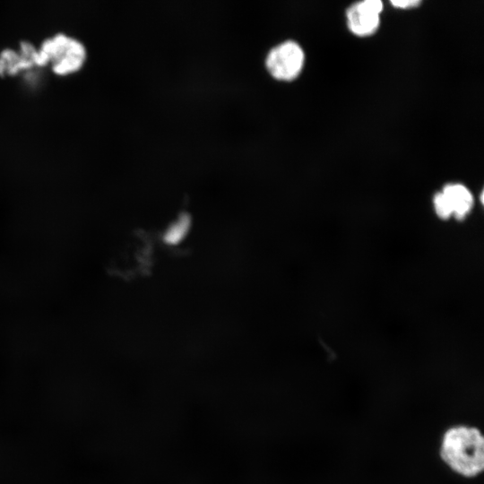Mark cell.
Instances as JSON below:
<instances>
[{"label": "cell", "instance_id": "cell-1", "mask_svg": "<svg viewBox=\"0 0 484 484\" xmlns=\"http://www.w3.org/2000/svg\"><path fill=\"white\" fill-rule=\"evenodd\" d=\"M437 453L443 464L461 478L476 479L484 471V436L475 425L447 427L441 435Z\"/></svg>", "mask_w": 484, "mask_h": 484}, {"label": "cell", "instance_id": "cell-2", "mask_svg": "<svg viewBox=\"0 0 484 484\" xmlns=\"http://www.w3.org/2000/svg\"><path fill=\"white\" fill-rule=\"evenodd\" d=\"M83 45L65 34H57L43 42L34 56L39 65L52 63V69L58 74H66L80 69L85 60Z\"/></svg>", "mask_w": 484, "mask_h": 484}, {"label": "cell", "instance_id": "cell-3", "mask_svg": "<svg viewBox=\"0 0 484 484\" xmlns=\"http://www.w3.org/2000/svg\"><path fill=\"white\" fill-rule=\"evenodd\" d=\"M304 61L305 54L300 45L294 40H286L269 51L265 65L273 77L292 80L301 72Z\"/></svg>", "mask_w": 484, "mask_h": 484}, {"label": "cell", "instance_id": "cell-4", "mask_svg": "<svg viewBox=\"0 0 484 484\" xmlns=\"http://www.w3.org/2000/svg\"><path fill=\"white\" fill-rule=\"evenodd\" d=\"M382 10L383 4L380 0H364L350 6L347 11L350 30L360 37L375 33L379 26Z\"/></svg>", "mask_w": 484, "mask_h": 484}, {"label": "cell", "instance_id": "cell-5", "mask_svg": "<svg viewBox=\"0 0 484 484\" xmlns=\"http://www.w3.org/2000/svg\"><path fill=\"white\" fill-rule=\"evenodd\" d=\"M440 193L451 217L462 220L469 214L473 205V197L466 186L448 184Z\"/></svg>", "mask_w": 484, "mask_h": 484}, {"label": "cell", "instance_id": "cell-6", "mask_svg": "<svg viewBox=\"0 0 484 484\" xmlns=\"http://www.w3.org/2000/svg\"><path fill=\"white\" fill-rule=\"evenodd\" d=\"M34 47L27 41L21 43V53L13 49H4L0 54V75L14 74L21 69L33 65Z\"/></svg>", "mask_w": 484, "mask_h": 484}, {"label": "cell", "instance_id": "cell-7", "mask_svg": "<svg viewBox=\"0 0 484 484\" xmlns=\"http://www.w3.org/2000/svg\"><path fill=\"white\" fill-rule=\"evenodd\" d=\"M184 229H186V223L184 220H178L171 225L166 235L168 241L176 242L179 240L183 236Z\"/></svg>", "mask_w": 484, "mask_h": 484}, {"label": "cell", "instance_id": "cell-8", "mask_svg": "<svg viewBox=\"0 0 484 484\" xmlns=\"http://www.w3.org/2000/svg\"><path fill=\"white\" fill-rule=\"evenodd\" d=\"M392 4L394 7L398 8H411L416 7L420 4V1L418 0H393L391 1Z\"/></svg>", "mask_w": 484, "mask_h": 484}]
</instances>
